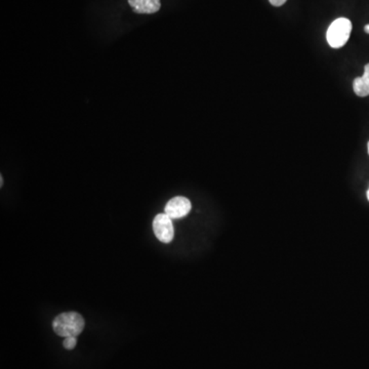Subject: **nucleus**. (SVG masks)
Returning a JSON list of instances; mask_svg holds the SVG:
<instances>
[{
	"instance_id": "f257e3e1",
	"label": "nucleus",
	"mask_w": 369,
	"mask_h": 369,
	"mask_svg": "<svg viewBox=\"0 0 369 369\" xmlns=\"http://www.w3.org/2000/svg\"><path fill=\"white\" fill-rule=\"evenodd\" d=\"M86 322L80 314L76 312H66L57 316L53 321L54 332L59 337H77L84 330Z\"/></svg>"
},
{
	"instance_id": "f03ea898",
	"label": "nucleus",
	"mask_w": 369,
	"mask_h": 369,
	"mask_svg": "<svg viewBox=\"0 0 369 369\" xmlns=\"http://www.w3.org/2000/svg\"><path fill=\"white\" fill-rule=\"evenodd\" d=\"M351 32L352 23L349 19H337L328 28L326 39L332 48H341L347 44Z\"/></svg>"
},
{
	"instance_id": "7ed1b4c3",
	"label": "nucleus",
	"mask_w": 369,
	"mask_h": 369,
	"mask_svg": "<svg viewBox=\"0 0 369 369\" xmlns=\"http://www.w3.org/2000/svg\"><path fill=\"white\" fill-rule=\"evenodd\" d=\"M153 230L155 236L160 243H169L173 241L175 236L173 218H169L167 214H158L153 220Z\"/></svg>"
},
{
	"instance_id": "20e7f679",
	"label": "nucleus",
	"mask_w": 369,
	"mask_h": 369,
	"mask_svg": "<svg viewBox=\"0 0 369 369\" xmlns=\"http://www.w3.org/2000/svg\"><path fill=\"white\" fill-rule=\"evenodd\" d=\"M192 209L191 201L183 196H177L171 198L165 207L164 213L173 220H179L188 216Z\"/></svg>"
},
{
	"instance_id": "39448f33",
	"label": "nucleus",
	"mask_w": 369,
	"mask_h": 369,
	"mask_svg": "<svg viewBox=\"0 0 369 369\" xmlns=\"http://www.w3.org/2000/svg\"><path fill=\"white\" fill-rule=\"evenodd\" d=\"M129 3L138 14H155L161 8L160 0H129Z\"/></svg>"
},
{
	"instance_id": "423d86ee",
	"label": "nucleus",
	"mask_w": 369,
	"mask_h": 369,
	"mask_svg": "<svg viewBox=\"0 0 369 369\" xmlns=\"http://www.w3.org/2000/svg\"><path fill=\"white\" fill-rule=\"evenodd\" d=\"M353 90L358 97H363L369 95V63L364 67L363 76L354 79Z\"/></svg>"
},
{
	"instance_id": "0eeeda50",
	"label": "nucleus",
	"mask_w": 369,
	"mask_h": 369,
	"mask_svg": "<svg viewBox=\"0 0 369 369\" xmlns=\"http://www.w3.org/2000/svg\"><path fill=\"white\" fill-rule=\"evenodd\" d=\"M76 345H77L76 337H68V338H65L63 343L64 348L67 350H73Z\"/></svg>"
},
{
	"instance_id": "6e6552de",
	"label": "nucleus",
	"mask_w": 369,
	"mask_h": 369,
	"mask_svg": "<svg viewBox=\"0 0 369 369\" xmlns=\"http://www.w3.org/2000/svg\"><path fill=\"white\" fill-rule=\"evenodd\" d=\"M269 1H270V3L272 4V6H283L287 0H269Z\"/></svg>"
},
{
	"instance_id": "1a4fd4ad",
	"label": "nucleus",
	"mask_w": 369,
	"mask_h": 369,
	"mask_svg": "<svg viewBox=\"0 0 369 369\" xmlns=\"http://www.w3.org/2000/svg\"><path fill=\"white\" fill-rule=\"evenodd\" d=\"M364 30H366V33L369 34V25H366V26L364 27Z\"/></svg>"
},
{
	"instance_id": "9d476101",
	"label": "nucleus",
	"mask_w": 369,
	"mask_h": 369,
	"mask_svg": "<svg viewBox=\"0 0 369 369\" xmlns=\"http://www.w3.org/2000/svg\"><path fill=\"white\" fill-rule=\"evenodd\" d=\"M0 184H1V187H2V184H3V178H0Z\"/></svg>"
},
{
	"instance_id": "9b49d317",
	"label": "nucleus",
	"mask_w": 369,
	"mask_h": 369,
	"mask_svg": "<svg viewBox=\"0 0 369 369\" xmlns=\"http://www.w3.org/2000/svg\"><path fill=\"white\" fill-rule=\"evenodd\" d=\"M366 195H368V201H369V188H368V193H366Z\"/></svg>"
},
{
	"instance_id": "f8f14e48",
	"label": "nucleus",
	"mask_w": 369,
	"mask_h": 369,
	"mask_svg": "<svg viewBox=\"0 0 369 369\" xmlns=\"http://www.w3.org/2000/svg\"><path fill=\"white\" fill-rule=\"evenodd\" d=\"M368 154H369V142H368Z\"/></svg>"
}]
</instances>
